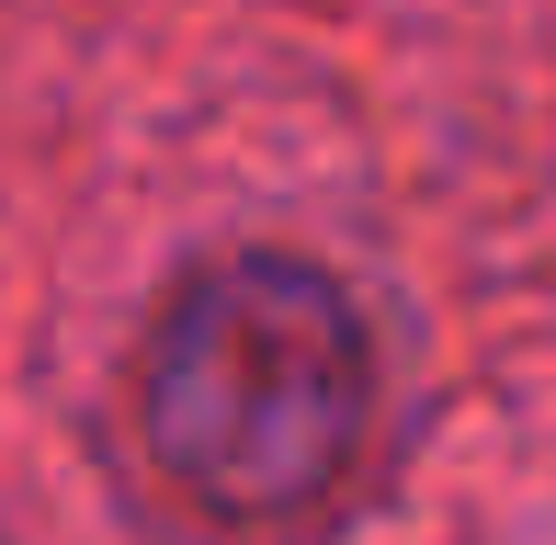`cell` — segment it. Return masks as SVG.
I'll return each mask as SVG.
<instances>
[{
	"instance_id": "cell-1",
	"label": "cell",
	"mask_w": 556,
	"mask_h": 545,
	"mask_svg": "<svg viewBox=\"0 0 556 545\" xmlns=\"http://www.w3.org/2000/svg\"><path fill=\"white\" fill-rule=\"evenodd\" d=\"M148 466L205 523H307L375 443V330L295 251H227L160 295L137 341Z\"/></svg>"
}]
</instances>
